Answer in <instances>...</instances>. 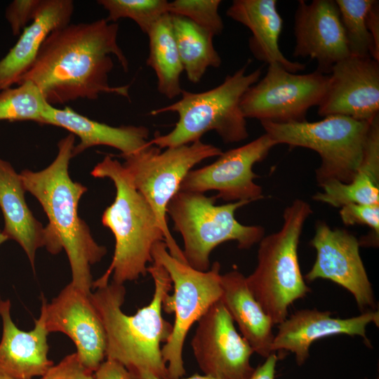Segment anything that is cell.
I'll list each match as a JSON object with an SVG mask.
<instances>
[{
  "instance_id": "26",
  "label": "cell",
  "mask_w": 379,
  "mask_h": 379,
  "mask_svg": "<svg viewBox=\"0 0 379 379\" xmlns=\"http://www.w3.org/2000/svg\"><path fill=\"white\" fill-rule=\"evenodd\" d=\"M149 56L147 65L155 72L159 92L173 99L182 91L180 75L184 71L176 46L169 13L161 17L147 34Z\"/></svg>"
},
{
  "instance_id": "5",
  "label": "cell",
  "mask_w": 379,
  "mask_h": 379,
  "mask_svg": "<svg viewBox=\"0 0 379 379\" xmlns=\"http://www.w3.org/2000/svg\"><path fill=\"white\" fill-rule=\"evenodd\" d=\"M247 62L218 86L199 93L182 90L181 98L161 108L153 109L155 116L172 112L178 115L174 128L167 134L154 133L149 142L160 149L187 145L201 140L215 131L225 143L239 142L248 137L246 119L240 107L244 94L260 78L261 69L246 74Z\"/></svg>"
},
{
  "instance_id": "18",
  "label": "cell",
  "mask_w": 379,
  "mask_h": 379,
  "mask_svg": "<svg viewBox=\"0 0 379 379\" xmlns=\"http://www.w3.org/2000/svg\"><path fill=\"white\" fill-rule=\"evenodd\" d=\"M370 323L378 326V311L367 310L357 317L340 319L332 317L331 312L327 311L300 310L279 324L272 350L274 353H293L296 363L300 366L309 357L311 345L322 338L338 334L359 335L370 346L366 334V327Z\"/></svg>"
},
{
  "instance_id": "34",
  "label": "cell",
  "mask_w": 379,
  "mask_h": 379,
  "mask_svg": "<svg viewBox=\"0 0 379 379\" xmlns=\"http://www.w3.org/2000/svg\"><path fill=\"white\" fill-rule=\"evenodd\" d=\"M41 379H95V377L94 373L81 364L74 352L53 365Z\"/></svg>"
},
{
  "instance_id": "17",
  "label": "cell",
  "mask_w": 379,
  "mask_h": 379,
  "mask_svg": "<svg viewBox=\"0 0 379 379\" xmlns=\"http://www.w3.org/2000/svg\"><path fill=\"white\" fill-rule=\"evenodd\" d=\"M295 57L317 60V70L330 73L350 51L338 7L333 0L298 1L295 13Z\"/></svg>"
},
{
  "instance_id": "30",
  "label": "cell",
  "mask_w": 379,
  "mask_h": 379,
  "mask_svg": "<svg viewBox=\"0 0 379 379\" xmlns=\"http://www.w3.org/2000/svg\"><path fill=\"white\" fill-rule=\"evenodd\" d=\"M168 3L166 0L98 1V4L107 11L106 20L108 22H115L121 18H129L145 34L161 17L168 13Z\"/></svg>"
},
{
  "instance_id": "23",
  "label": "cell",
  "mask_w": 379,
  "mask_h": 379,
  "mask_svg": "<svg viewBox=\"0 0 379 379\" xmlns=\"http://www.w3.org/2000/svg\"><path fill=\"white\" fill-rule=\"evenodd\" d=\"M25 190L20 173L0 158V208L4 219L3 233L15 241L25 252L32 269L36 252L46 246L48 232L36 219L25 199Z\"/></svg>"
},
{
  "instance_id": "14",
  "label": "cell",
  "mask_w": 379,
  "mask_h": 379,
  "mask_svg": "<svg viewBox=\"0 0 379 379\" xmlns=\"http://www.w3.org/2000/svg\"><path fill=\"white\" fill-rule=\"evenodd\" d=\"M310 244L316 249L317 258L305 279L331 280L350 291L361 310L374 309L373 292L357 237L346 230L332 229L319 221Z\"/></svg>"
},
{
  "instance_id": "3",
  "label": "cell",
  "mask_w": 379,
  "mask_h": 379,
  "mask_svg": "<svg viewBox=\"0 0 379 379\" xmlns=\"http://www.w3.org/2000/svg\"><path fill=\"white\" fill-rule=\"evenodd\" d=\"M147 272L154 282L152 298L133 315L121 310L126 295L124 284L112 281L96 288L91 299L105 331V358L119 363L138 379L144 373L168 379L161 345L167 341L173 328L162 316L163 302L172 283L165 268L155 261L148 266Z\"/></svg>"
},
{
  "instance_id": "28",
  "label": "cell",
  "mask_w": 379,
  "mask_h": 379,
  "mask_svg": "<svg viewBox=\"0 0 379 379\" xmlns=\"http://www.w3.org/2000/svg\"><path fill=\"white\" fill-rule=\"evenodd\" d=\"M40 88L29 80L0 92V121H32L43 124L48 107Z\"/></svg>"
},
{
  "instance_id": "31",
  "label": "cell",
  "mask_w": 379,
  "mask_h": 379,
  "mask_svg": "<svg viewBox=\"0 0 379 379\" xmlns=\"http://www.w3.org/2000/svg\"><path fill=\"white\" fill-rule=\"evenodd\" d=\"M220 4V0H175L168 3V13L186 18L215 36L224 29Z\"/></svg>"
},
{
  "instance_id": "1",
  "label": "cell",
  "mask_w": 379,
  "mask_h": 379,
  "mask_svg": "<svg viewBox=\"0 0 379 379\" xmlns=\"http://www.w3.org/2000/svg\"><path fill=\"white\" fill-rule=\"evenodd\" d=\"M118 32L119 25L106 19L58 29L45 40L20 81L34 83L53 106L79 98L96 100L102 93L129 98V86L109 84L114 67L112 55L124 71L128 70V61L118 44Z\"/></svg>"
},
{
  "instance_id": "4",
  "label": "cell",
  "mask_w": 379,
  "mask_h": 379,
  "mask_svg": "<svg viewBox=\"0 0 379 379\" xmlns=\"http://www.w3.org/2000/svg\"><path fill=\"white\" fill-rule=\"evenodd\" d=\"M91 174L110 179L116 189L114 201L102 215V225L115 239L114 255L108 269L93 282L92 288L106 286L111 274L116 284L135 281L147 274L148 263L153 262V246L164 241L158 219L118 160L106 155Z\"/></svg>"
},
{
  "instance_id": "27",
  "label": "cell",
  "mask_w": 379,
  "mask_h": 379,
  "mask_svg": "<svg viewBox=\"0 0 379 379\" xmlns=\"http://www.w3.org/2000/svg\"><path fill=\"white\" fill-rule=\"evenodd\" d=\"M170 15L183 69L188 80L197 84L208 67L217 68L221 65V58L213 45L214 36L186 18Z\"/></svg>"
},
{
  "instance_id": "12",
  "label": "cell",
  "mask_w": 379,
  "mask_h": 379,
  "mask_svg": "<svg viewBox=\"0 0 379 379\" xmlns=\"http://www.w3.org/2000/svg\"><path fill=\"white\" fill-rule=\"evenodd\" d=\"M274 142L266 134L218 156L212 164L191 170L182 180L180 191L203 193L215 190L216 199L225 201L249 202L264 198L262 187L254 180L253 166L262 161Z\"/></svg>"
},
{
  "instance_id": "6",
  "label": "cell",
  "mask_w": 379,
  "mask_h": 379,
  "mask_svg": "<svg viewBox=\"0 0 379 379\" xmlns=\"http://www.w3.org/2000/svg\"><path fill=\"white\" fill-rule=\"evenodd\" d=\"M312 213L310 205L295 199L286 207L281 228L259 241L257 265L246 277L248 288L262 308L279 325L294 301L311 291L298 261V245L304 224Z\"/></svg>"
},
{
  "instance_id": "24",
  "label": "cell",
  "mask_w": 379,
  "mask_h": 379,
  "mask_svg": "<svg viewBox=\"0 0 379 379\" xmlns=\"http://www.w3.org/2000/svg\"><path fill=\"white\" fill-rule=\"evenodd\" d=\"M221 286L220 300L253 352L265 358L274 353V324L248 288L246 277L232 270L221 274Z\"/></svg>"
},
{
  "instance_id": "13",
  "label": "cell",
  "mask_w": 379,
  "mask_h": 379,
  "mask_svg": "<svg viewBox=\"0 0 379 379\" xmlns=\"http://www.w3.org/2000/svg\"><path fill=\"white\" fill-rule=\"evenodd\" d=\"M193 354L204 375L215 379H248L254 371V353L240 335L221 300L199 319L191 341Z\"/></svg>"
},
{
  "instance_id": "35",
  "label": "cell",
  "mask_w": 379,
  "mask_h": 379,
  "mask_svg": "<svg viewBox=\"0 0 379 379\" xmlns=\"http://www.w3.org/2000/svg\"><path fill=\"white\" fill-rule=\"evenodd\" d=\"M95 379H138L119 363L105 359L94 372Z\"/></svg>"
},
{
  "instance_id": "39",
  "label": "cell",
  "mask_w": 379,
  "mask_h": 379,
  "mask_svg": "<svg viewBox=\"0 0 379 379\" xmlns=\"http://www.w3.org/2000/svg\"><path fill=\"white\" fill-rule=\"evenodd\" d=\"M8 240L7 237L0 230V245Z\"/></svg>"
},
{
  "instance_id": "33",
  "label": "cell",
  "mask_w": 379,
  "mask_h": 379,
  "mask_svg": "<svg viewBox=\"0 0 379 379\" xmlns=\"http://www.w3.org/2000/svg\"><path fill=\"white\" fill-rule=\"evenodd\" d=\"M41 0H15L7 7L5 16L13 34H20L27 24L34 19Z\"/></svg>"
},
{
  "instance_id": "25",
  "label": "cell",
  "mask_w": 379,
  "mask_h": 379,
  "mask_svg": "<svg viewBox=\"0 0 379 379\" xmlns=\"http://www.w3.org/2000/svg\"><path fill=\"white\" fill-rule=\"evenodd\" d=\"M312 197L314 201L341 208L348 204H379V115L371 122L362 162L352 180L330 181Z\"/></svg>"
},
{
  "instance_id": "40",
  "label": "cell",
  "mask_w": 379,
  "mask_h": 379,
  "mask_svg": "<svg viewBox=\"0 0 379 379\" xmlns=\"http://www.w3.org/2000/svg\"><path fill=\"white\" fill-rule=\"evenodd\" d=\"M0 379H14V378L0 374Z\"/></svg>"
},
{
  "instance_id": "10",
  "label": "cell",
  "mask_w": 379,
  "mask_h": 379,
  "mask_svg": "<svg viewBox=\"0 0 379 379\" xmlns=\"http://www.w3.org/2000/svg\"><path fill=\"white\" fill-rule=\"evenodd\" d=\"M222 153L220 148L201 140L167 147L163 152L149 141L136 152L119 155L124 159L122 164L133 185L152 208L169 253L180 261L186 262L182 250L168 227V204L180 191L182 180L195 165Z\"/></svg>"
},
{
  "instance_id": "11",
  "label": "cell",
  "mask_w": 379,
  "mask_h": 379,
  "mask_svg": "<svg viewBox=\"0 0 379 379\" xmlns=\"http://www.w3.org/2000/svg\"><path fill=\"white\" fill-rule=\"evenodd\" d=\"M328 75L317 69L298 74L277 62L268 64L265 77L244 94L240 107L246 119L276 124L306 121L309 109L322 100Z\"/></svg>"
},
{
  "instance_id": "36",
  "label": "cell",
  "mask_w": 379,
  "mask_h": 379,
  "mask_svg": "<svg viewBox=\"0 0 379 379\" xmlns=\"http://www.w3.org/2000/svg\"><path fill=\"white\" fill-rule=\"evenodd\" d=\"M379 4L374 1L367 15V27L371 35L375 53L379 58Z\"/></svg>"
},
{
  "instance_id": "7",
  "label": "cell",
  "mask_w": 379,
  "mask_h": 379,
  "mask_svg": "<svg viewBox=\"0 0 379 379\" xmlns=\"http://www.w3.org/2000/svg\"><path fill=\"white\" fill-rule=\"evenodd\" d=\"M216 199L215 196L179 191L167 206L173 229L182 237L186 262L199 271L210 269V254L222 243L236 241L239 248L248 249L265 236L262 226L244 225L235 218L236 211L249 201L216 205Z\"/></svg>"
},
{
  "instance_id": "22",
  "label": "cell",
  "mask_w": 379,
  "mask_h": 379,
  "mask_svg": "<svg viewBox=\"0 0 379 379\" xmlns=\"http://www.w3.org/2000/svg\"><path fill=\"white\" fill-rule=\"evenodd\" d=\"M226 15L251 32L249 47L258 60L277 62L292 73L305 69V64L288 60L279 48L283 20L276 0H234Z\"/></svg>"
},
{
  "instance_id": "19",
  "label": "cell",
  "mask_w": 379,
  "mask_h": 379,
  "mask_svg": "<svg viewBox=\"0 0 379 379\" xmlns=\"http://www.w3.org/2000/svg\"><path fill=\"white\" fill-rule=\"evenodd\" d=\"M11 302L0 300L3 331L0 341V374L14 379H32L43 376L54 365L48 357L49 332L41 310L29 331L19 329L11 317Z\"/></svg>"
},
{
  "instance_id": "20",
  "label": "cell",
  "mask_w": 379,
  "mask_h": 379,
  "mask_svg": "<svg viewBox=\"0 0 379 379\" xmlns=\"http://www.w3.org/2000/svg\"><path fill=\"white\" fill-rule=\"evenodd\" d=\"M73 11L72 0H41L31 24L22 31L15 44L0 60V90L20 81L47 37L70 23Z\"/></svg>"
},
{
  "instance_id": "29",
  "label": "cell",
  "mask_w": 379,
  "mask_h": 379,
  "mask_svg": "<svg viewBox=\"0 0 379 379\" xmlns=\"http://www.w3.org/2000/svg\"><path fill=\"white\" fill-rule=\"evenodd\" d=\"M375 0H335L345 30L350 54L371 57L377 61L367 15Z\"/></svg>"
},
{
  "instance_id": "37",
  "label": "cell",
  "mask_w": 379,
  "mask_h": 379,
  "mask_svg": "<svg viewBox=\"0 0 379 379\" xmlns=\"http://www.w3.org/2000/svg\"><path fill=\"white\" fill-rule=\"evenodd\" d=\"M279 357L275 353L265 358V361L254 369L248 379H274L276 365Z\"/></svg>"
},
{
  "instance_id": "32",
  "label": "cell",
  "mask_w": 379,
  "mask_h": 379,
  "mask_svg": "<svg viewBox=\"0 0 379 379\" xmlns=\"http://www.w3.org/2000/svg\"><path fill=\"white\" fill-rule=\"evenodd\" d=\"M340 215L346 225H365L372 229L373 234L379 235V204H348L341 207Z\"/></svg>"
},
{
  "instance_id": "38",
  "label": "cell",
  "mask_w": 379,
  "mask_h": 379,
  "mask_svg": "<svg viewBox=\"0 0 379 379\" xmlns=\"http://www.w3.org/2000/svg\"><path fill=\"white\" fill-rule=\"evenodd\" d=\"M140 379H160V378L156 377L154 375H153L151 373H144L140 375ZM180 379H215V378L206 375H199V374L195 373L190 377L180 378Z\"/></svg>"
},
{
  "instance_id": "15",
  "label": "cell",
  "mask_w": 379,
  "mask_h": 379,
  "mask_svg": "<svg viewBox=\"0 0 379 379\" xmlns=\"http://www.w3.org/2000/svg\"><path fill=\"white\" fill-rule=\"evenodd\" d=\"M91 295L70 282L50 303L42 297L41 310L47 331L70 338L81 364L94 373L105 358L107 339Z\"/></svg>"
},
{
  "instance_id": "8",
  "label": "cell",
  "mask_w": 379,
  "mask_h": 379,
  "mask_svg": "<svg viewBox=\"0 0 379 379\" xmlns=\"http://www.w3.org/2000/svg\"><path fill=\"white\" fill-rule=\"evenodd\" d=\"M371 121L333 115L313 122L260 123L276 145L307 148L319 154L321 163L315 178L321 187L333 180H352L364 158Z\"/></svg>"
},
{
  "instance_id": "9",
  "label": "cell",
  "mask_w": 379,
  "mask_h": 379,
  "mask_svg": "<svg viewBox=\"0 0 379 379\" xmlns=\"http://www.w3.org/2000/svg\"><path fill=\"white\" fill-rule=\"evenodd\" d=\"M153 261L161 264L172 283L173 295L168 294L163 309L173 312L172 332L161 347L168 379H180L185 375L183 347L187 335L195 322L222 296L220 264L213 263L207 271H199L180 261L168 252L164 241L152 249Z\"/></svg>"
},
{
  "instance_id": "21",
  "label": "cell",
  "mask_w": 379,
  "mask_h": 379,
  "mask_svg": "<svg viewBox=\"0 0 379 379\" xmlns=\"http://www.w3.org/2000/svg\"><path fill=\"white\" fill-rule=\"evenodd\" d=\"M42 124L63 128L79 138L74 145L73 157L97 145L117 149L120 155H128L140 150L149 142V129L143 126H112L91 119L69 107L59 109L50 105Z\"/></svg>"
},
{
  "instance_id": "2",
  "label": "cell",
  "mask_w": 379,
  "mask_h": 379,
  "mask_svg": "<svg viewBox=\"0 0 379 379\" xmlns=\"http://www.w3.org/2000/svg\"><path fill=\"white\" fill-rule=\"evenodd\" d=\"M74 141L75 136L69 133L59 141L57 156L49 166L39 171L25 169L20 175L25 191L39 201L48 219L46 248L52 254L65 251L71 283L91 295L93 282L91 266L102 259L107 248L94 240L78 213L79 202L87 187L73 181L69 174Z\"/></svg>"
},
{
  "instance_id": "16",
  "label": "cell",
  "mask_w": 379,
  "mask_h": 379,
  "mask_svg": "<svg viewBox=\"0 0 379 379\" xmlns=\"http://www.w3.org/2000/svg\"><path fill=\"white\" fill-rule=\"evenodd\" d=\"M318 114L366 121L379 115V61L350 55L336 62L328 75Z\"/></svg>"
}]
</instances>
